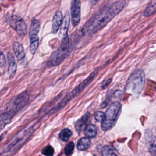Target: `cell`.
<instances>
[{"instance_id":"1","label":"cell","mask_w":156,"mask_h":156,"mask_svg":"<svg viewBox=\"0 0 156 156\" xmlns=\"http://www.w3.org/2000/svg\"><path fill=\"white\" fill-rule=\"evenodd\" d=\"M126 3L118 1L104 6L85 24L82 30L83 35H91L101 30L123 9Z\"/></svg>"},{"instance_id":"2","label":"cell","mask_w":156,"mask_h":156,"mask_svg":"<svg viewBox=\"0 0 156 156\" xmlns=\"http://www.w3.org/2000/svg\"><path fill=\"white\" fill-rule=\"evenodd\" d=\"M34 127L35 125L28 126L16 135L0 153V156H12L32 135L35 130Z\"/></svg>"},{"instance_id":"3","label":"cell","mask_w":156,"mask_h":156,"mask_svg":"<svg viewBox=\"0 0 156 156\" xmlns=\"http://www.w3.org/2000/svg\"><path fill=\"white\" fill-rule=\"evenodd\" d=\"M145 82V75L141 69L134 71L127 80L125 91L135 96H138L141 93Z\"/></svg>"},{"instance_id":"4","label":"cell","mask_w":156,"mask_h":156,"mask_svg":"<svg viewBox=\"0 0 156 156\" xmlns=\"http://www.w3.org/2000/svg\"><path fill=\"white\" fill-rule=\"evenodd\" d=\"M71 51V41L68 36L63 38L60 46L49 57L47 65L49 67L60 65Z\"/></svg>"},{"instance_id":"5","label":"cell","mask_w":156,"mask_h":156,"mask_svg":"<svg viewBox=\"0 0 156 156\" xmlns=\"http://www.w3.org/2000/svg\"><path fill=\"white\" fill-rule=\"evenodd\" d=\"M98 74V70L93 71L85 80H84L81 83H80L77 87H76L71 92L68 94L55 107H54L51 111L49 112V114H53L57 112L58 110H60L63 107H64L70 100L76 96L79 93L82 91L87 86H88L94 79V77Z\"/></svg>"},{"instance_id":"6","label":"cell","mask_w":156,"mask_h":156,"mask_svg":"<svg viewBox=\"0 0 156 156\" xmlns=\"http://www.w3.org/2000/svg\"><path fill=\"white\" fill-rule=\"evenodd\" d=\"M121 105L119 102L112 103L107 108L103 121L101 122V128L103 131L111 129L115 124L120 114Z\"/></svg>"},{"instance_id":"7","label":"cell","mask_w":156,"mask_h":156,"mask_svg":"<svg viewBox=\"0 0 156 156\" xmlns=\"http://www.w3.org/2000/svg\"><path fill=\"white\" fill-rule=\"evenodd\" d=\"M29 98L28 93L27 91H23L7 103L5 105L2 112L8 113L14 116L16 113L28 103Z\"/></svg>"},{"instance_id":"8","label":"cell","mask_w":156,"mask_h":156,"mask_svg":"<svg viewBox=\"0 0 156 156\" xmlns=\"http://www.w3.org/2000/svg\"><path fill=\"white\" fill-rule=\"evenodd\" d=\"M6 21L9 26L15 30L20 36H24L27 32L25 21L20 16L15 15H10Z\"/></svg>"},{"instance_id":"9","label":"cell","mask_w":156,"mask_h":156,"mask_svg":"<svg viewBox=\"0 0 156 156\" xmlns=\"http://www.w3.org/2000/svg\"><path fill=\"white\" fill-rule=\"evenodd\" d=\"M70 9L72 24L77 26L80 20V2L78 0L72 1Z\"/></svg>"},{"instance_id":"10","label":"cell","mask_w":156,"mask_h":156,"mask_svg":"<svg viewBox=\"0 0 156 156\" xmlns=\"http://www.w3.org/2000/svg\"><path fill=\"white\" fill-rule=\"evenodd\" d=\"M7 60H8V72L10 77H12L16 71V63L15 57L11 52L7 53Z\"/></svg>"},{"instance_id":"11","label":"cell","mask_w":156,"mask_h":156,"mask_svg":"<svg viewBox=\"0 0 156 156\" xmlns=\"http://www.w3.org/2000/svg\"><path fill=\"white\" fill-rule=\"evenodd\" d=\"M62 23V13L60 11H57L54 17L52 20V32L55 34L58 30L61 24Z\"/></svg>"},{"instance_id":"12","label":"cell","mask_w":156,"mask_h":156,"mask_svg":"<svg viewBox=\"0 0 156 156\" xmlns=\"http://www.w3.org/2000/svg\"><path fill=\"white\" fill-rule=\"evenodd\" d=\"M13 48L15 55L18 60H21L24 57L25 52L23 45L20 43L15 41L13 44Z\"/></svg>"},{"instance_id":"13","label":"cell","mask_w":156,"mask_h":156,"mask_svg":"<svg viewBox=\"0 0 156 156\" xmlns=\"http://www.w3.org/2000/svg\"><path fill=\"white\" fill-rule=\"evenodd\" d=\"M13 118V116L8 113L2 112L0 113V131L11 121Z\"/></svg>"},{"instance_id":"14","label":"cell","mask_w":156,"mask_h":156,"mask_svg":"<svg viewBox=\"0 0 156 156\" xmlns=\"http://www.w3.org/2000/svg\"><path fill=\"white\" fill-rule=\"evenodd\" d=\"M69 19H70L69 18V15L68 12H66L65 13V16H64L63 21V23H62V24L60 32V35L62 36L63 38L67 36V32H68L69 21H70Z\"/></svg>"},{"instance_id":"15","label":"cell","mask_w":156,"mask_h":156,"mask_svg":"<svg viewBox=\"0 0 156 156\" xmlns=\"http://www.w3.org/2000/svg\"><path fill=\"white\" fill-rule=\"evenodd\" d=\"M40 22L39 20L33 18L31 21L30 26L29 27V36L38 35V33L40 30Z\"/></svg>"},{"instance_id":"16","label":"cell","mask_w":156,"mask_h":156,"mask_svg":"<svg viewBox=\"0 0 156 156\" xmlns=\"http://www.w3.org/2000/svg\"><path fill=\"white\" fill-rule=\"evenodd\" d=\"M90 116H91V113L90 112H87L86 114L82 116L81 118H80L79 120H77L76 122L75 128L77 132L80 131L83 129V127L88 121Z\"/></svg>"},{"instance_id":"17","label":"cell","mask_w":156,"mask_h":156,"mask_svg":"<svg viewBox=\"0 0 156 156\" xmlns=\"http://www.w3.org/2000/svg\"><path fill=\"white\" fill-rule=\"evenodd\" d=\"M30 38V51L32 54H34L38 48L39 44V38L38 35H34L29 36Z\"/></svg>"},{"instance_id":"18","label":"cell","mask_w":156,"mask_h":156,"mask_svg":"<svg viewBox=\"0 0 156 156\" xmlns=\"http://www.w3.org/2000/svg\"><path fill=\"white\" fill-rule=\"evenodd\" d=\"M91 144V141L88 138H81L77 142V148L80 151H85L88 149Z\"/></svg>"},{"instance_id":"19","label":"cell","mask_w":156,"mask_h":156,"mask_svg":"<svg viewBox=\"0 0 156 156\" xmlns=\"http://www.w3.org/2000/svg\"><path fill=\"white\" fill-rule=\"evenodd\" d=\"M98 132L97 127L94 124H88L86 126L84 133L88 138H93L96 136Z\"/></svg>"},{"instance_id":"20","label":"cell","mask_w":156,"mask_h":156,"mask_svg":"<svg viewBox=\"0 0 156 156\" xmlns=\"http://www.w3.org/2000/svg\"><path fill=\"white\" fill-rule=\"evenodd\" d=\"M156 12V1H152L150 4L148 5L144 12H143V15L145 16H149L152 15L153 13Z\"/></svg>"},{"instance_id":"21","label":"cell","mask_w":156,"mask_h":156,"mask_svg":"<svg viewBox=\"0 0 156 156\" xmlns=\"http://www.w3.org/2000/svg\"><path fill=\"white\" fill-rule=\"evenodd\" d=\"M149 151L153 156H156V138L152 136L147 140Z\"/></svg>"},{"instance_id":"22","label":"cell","mask_w":156,"mask_h":156,"mask_svg":"<svg viewBox=\"0 0 156 156\" xmlns=\"http://www.w3.org/2000/svg\"><path fill=\"white\" fill-rule=\"evenodd\" d=\"M72 135V132L68 128L63 129L59 133V138L63 141H67Z\"/></svg>"},{"instance_id":"23","label":"cell","mask_w":156,"mask_h":156,"mask_svg":"<svg viewBox=\"0 0 156 156\" xmlns=\"http://www.w3.org/2000/svg\"><path fill=\"white\" fill-rule=\"evenodd\" d=\"M102 156H118L115 151L109 146H105L102 149Z\"/></svg>"},{"instance_id":"24","label":"cell","mask_w":156,"mask_h":156,"mask_svg":"<svg viewBox=\"0 0 156 156\" xmlns=\"http://www.w3.org/2000/svg\"><path fill=\"white\" fill-rule=\"evenodd\" d=\"M41 153L46 156H52L54 153V150L51 146L48 145L42 149Z\"/></svg>"},{"instance_id":"25","label":"cell","mask_w":156,"mask_h":156,"mask_svg":"<svg viewBox=\"0 0 156 156\" xmlns=\"http://www.w3.org/2000/svg\"><path fill=\"white\" fill-rule=\"evenodd\" d=\"M74 144L73 142L71 141L69 142L65 147V154L66 155H69L70 154H72V152L74 151Z\"/></svg>"},{"instance_id":"26","label":"cell","mask_w":156,"mask_h":156,"mask_svg":"<svg viewBox=\"0 0 156 156\" xmlns=\"http://www.w3.org/2000/svg\"><path fill=\"white\" fill-rule=\"evenodd\" d=\"M104 117H105V113L101 111H98L96 112L94 114V118L98 122H102L104 119Z\"/></svg>"},{"instance_id":"27","label":"cell","mask_w":156,"mask_h":156,"mask_svg":"<svg viewBox=\"0 0 156 156\" xmlns=\"http://www.w3.org/2000/svg\"><path fill=\"white\" fill-rule=\"evenodd\" d=\"M6 65V58L4 53L0 50V67L4 68Z\"/></svg>"},{"instance_id":"28","label":"cell","mask_w":156,"mask_h":156,"mask_svg":"<svg viewBox=\"0 0 156 156\" xmlns=\"http://www.w3.org/2000/svg\"><path fill=\"white\" fill-rule=\"evenodd\" d=\"M112 80V79L111 78H109V79H108L107 80H106L102 83V86H101L102 88V89L106 88L110 85V83H111Z\"/></svg>"}]
</instances>
